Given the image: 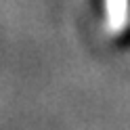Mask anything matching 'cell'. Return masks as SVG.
I'll list each match as a JSON object with an SVG mask.
<instances>
[{"label": "cell", "mask_w": 130, "mask_h": 130, "mask_svg": "<svg viewBox=\"0 0 130 130\" xmlns=\"http://www.w3.org/2000/svg\"><path fill=\"white\" fill-rule=\"evenodd\" d=\"M107 17H109L111 31H124L130 19L128 0H107Z\"/></svg>", "instance_id": "obj_1"}]
</instances>
